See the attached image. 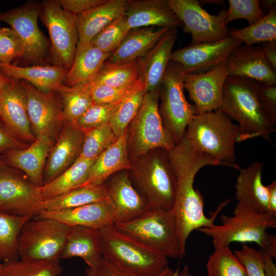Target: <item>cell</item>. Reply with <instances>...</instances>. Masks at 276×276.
<instances>
[{
	"label": "cell",
	"mask_w": 276,
	"mask_h": 276,
	"mask_svg": "<svg viewBox=\"0 0 276 276\" xmlns=\"http://www.w3.org/2000/svg\"><path fill=\"white\" fill-rule=\"evenodd\" d=\"M114 224L167 258H181L184 256L172 210L149 208L134 219Z\"/></svg>",
	"instance_id": "10"
},
{
	"label": "cell",
	"mask_w": 276,
	"mask_h": 276,
	"mask_svg": "<svg viewBox=\"0 0 276 276\" xmlns=\"http://www.w3.org/2000/svg\"><path fill=\"white\" fill-rule=\"evenodd\" d=\"M1 265H2V263H0V268H1Z\"/></svg>",
	"instance_id": "61"
},
{
	"label": "cell",
	"mask_w": 276,
	"mask_h": 276,
	"mask_svg": "<svg viewBox=\"0 0 276 276\" xmlns=\"http://www.w3.org/2000/svg\"><path fill=\"white\" fill-rule=\"evenodd\" d=\"M24 55V47L16 33L11 28L0 27V64H12Z\"/></svg>",
	"instance_id": "47"
},
{
	"label": "cell",
	"mask_w": 276,
	"mask_h": 276,
	"mask_svg": "<svg viewBox=\"0 0 276 276\" xmlns=\"http://www.w3.org/2000/svg\"><path fill=\"white\" fill-rule=\"evenodd\" d=\"M115 211L109 199L55 212L42 211L37 217L50 218L70 226H82L97 229L113 223Z\"/></svg>",
	"instance_id": "25"
},
{
	"label": "cell",
	"mask_w": 276,
	"mask_h": 276,
	"mask_svg": "<svg viewBox=\"0 0 276 276\" xmlns=\"http://www.w3.org/2000/svg\"><path fill=\"white\" fill-rule=\"evenodd\" d=\"M32 217L16 216L0 212V261L19 259L17 239L25 223Z\"/></svg>",
	"instance_id": "38"
},
{
	"label": "cell",
	"mask_w": 276,
	"mask_h": 276,
	"mask_svg": "<svg viewBox=\"0 0 276 276\" xmlns=\"http://www.w3.org/2000/svg\"><path fill=\"white\" fill-rule=\"evenodd\" d=\"M54 143L47 138L36 139L26 148L10 150L1 157L5 165L21 170L31 183L41 187L47 159Z\"/></svg>",
	"instance_id": "22"
},
{
	"label": "cell",
	"mask_w": 276,
	"mask_h": 276,
	"mask_svg": "<svg viewBox=\"0 0 276 276\" xmlns=\"http://www.w3.org/2000/svg\"><path fill=\"white\" fill-rule=\"evenodd\" d=\"M242 44L229 36L214 42L190 44L172 52L170 61L179 64L185 74L204 72L225 61Z\"/></svg>",
	"instance_id": "16"
},
{
	"label": "cell",
	"mask_w": 276,
	"mask_h": 276,
	"mask_svg": "<svg viewBox=\"0 0 276 276\" xmlns=\"http://www.w3.org/2000/svg\"><path fill=\"white\" fill-rule=\"evenodd\" d=\"M143 58L133 61L111 64L104 63L90 83L112 87L125 86L137 82L141 77Z\"/></svg>",
	"instance_id": "36"
},
{
	"label": "cell",
	"mask_w": 276,
	"mask_h": 276,
	"mask_svg": "<svg viewBox=\"0 0 276 276\" xmlns=\"http://www.w3.org/2000/svg\"><path fill=\"white\" fill-rule=\"evenodd\" d=\"M228 9L225 24L238 19H246L249 25H252L264 15L258 0H229Z\"/></svg>",
	"instance_id": "45"
},
{
	"label": "cell",
	"mask_w": 276,
	"mask_h": 276,
	"mask_svg": "<svg viewBox=\"0 0 276 276\" xmlns=\"http://www.w3.org/2000/svg\"><path fill=\"white\" fill-rule=\"evenodd\" d=\"M230 36L248 46L257 43L276 41V7L269 9L255 23L232 31Z\"/></svg>",
	"instance_id": "37"
},
{
	"label": "cell",
	"mask_w": 276,
	"mask_h": 276,
	"mask_svg": "<svg viewBox=\"0 0 276 276\" xmlns=\"http://www.w3.org/2000/svg\"><path fill=\"white\" fill-rule=\"evenodd\" d=\"M56 91L61 100L64 123L77 125L80 117L94 104L90 84L70 86L62 83Z\"/></svg>",
	"instance_id": "35"
},
{
	"label": "cell",
	"mask_w": 276,
	"mask_h": 276,
	"mask_svg": "<svg viewBox=\"0 0 276 276\" xmlns=\"http://www.w3.org/2000/svg\"><path fill=\"white\" fill-rule=\"evenodd\" d=\"M84 132L77 125L64 123L49 152L43 172V185L62 173L79 157Z\"/></svg>",
	"instance_id": "21"
},
{
	"label": "cell",
	"mask_w": 276,
	"mask_h": 276,
	"mask_svg": "<svg viewBox=\"0 0 276 276\" xmlns=\"http://www.w3.org/2000/svg\"><path fill=\"white\" fill-rule=\"evenodd\" d=\"M95 160L78 158L67 169L52 181L39 187L42 201L82 186Z\"/></svg>",
	"instance_id": "33"
},
{
	"label": "cell",
	"mask_w": 276,
	"mask_h": 276,
	"mask_svg": "<svg viewBox=\"0 0 276 276\" xmlns=\"http://www.w3.org/2000/svg\"><path fill=\"white\" fill-rule=\"evenodd\" d=\"M224 62L206 72L185 74L183 87L194 103L196 115L219 109L228 76Z\"/></svg>",
	"instance_id": "18"
},
{
	"label": "cell",
	"mask_w": 276,
	"mask_h": 276,
	"mask_svg": "<svg viewBox=\"0 0 276 276\" xmlns=\"http://www.w3.org/2000/svg\"><path fill=\"white\" fill-rule=\"evenodd\" d=\"M169 161L175 179V191L172 209L177 226V234L183 255L190 234L202 227L214 224L219 214L230 199L218 206L210 217L204 212V199L201 193L194 188L195 177L205 166H223L222 163L193 147L184 137L168 150Z\"/></svg>",
	"instance_id": "1"
},
{
	"label": "cell",
	"mask_w": 276,
	"mask_h": 276,
	"mask_svg": "<svg viewBox=\"0 0 276 276\" xmlns=\"http://www.w3.org/2000/svg\"><path fill=\"white\" fill-rule=\"evenodd\" d=\"M59 262L17 259L2 263L0 276H59Z\"/></svg>",
	"instance_id": "39"
},
{
	"label": "cell",
	"mask_w": 276,
	"mask_h": 276,
	"mask_svg": "<svg viewBox=\"0 0 276 276\" xmlns=\"http://www.w3.org/2000/svg\"><path fill=\"white\" fill-rule=\"evenodd\" d=\"M122 101L112 103H94L78 120L77 126L86 132L109 124Z\"/></svg>",
	"instance_id": "44"
},
{
	"label": "cell",
	"mask_w": 276,
	"mask_h": 276,
	"mask_svg": "<svg viewBox=\"0 0 276 276\" xmlns=\"http://www.w3.org/2000/svg\"><path fill=\"white\" fill-rule=\"evenodd\" d=\"M85 276H126L105 258L102 257L101 260L92 267H88Z\"/></svg>",
	"instance_id": "52"
},
{
	"label": "cell",
	"mask_w": 276,
	"mask_h": 276,
	"mask_svg": "<svg viewBox=\"0 0 276 276\" xmlns=\"http://www.w3.org/2000/svg\"><path fill=\"white\" fill-rule=\"evenodd\" d=\"M145 93L144 83L121 102L109 123L117 138L126 131L136 116Z\"/></svg>",
	"instance_id": "41"
},
{
	"label": "cell",
	"mask_w": 276,
	"mask_h": 276,
	"mask_svg": "<svg viewBox=\"0 0 276 276\" xmlns=\"http://www.w3.org/2000/svg\"><path fill=\"white\" fill-rule=\"evenodd\" d=\"M103 185L114 208L113 223L134 219L149 209L146 199L132 183L128 170L114 173Z\"/></svg>",
	"instance_id": "19"
},
{
	"label": "cell",
	"mask_w": 276,
	"mask_h": 276,
	"mask_svg": "<svg viewBox=\"0 0 276 276\" xmlns=\"http://www.w3.org/2000/svg\"><path fill=\"white\" fill-rule=\"evenodd\" d=\"M175 14L183 24V30L191 35V44L212 42L230 36L225 20L227 10L212 15L196 0H168Z\"/></svg>",
	"instance_id": "13"
},
{
	"label": "cell",
	"mask_w": 276,
	"mask_h": 276,
	"mask_svg": "<svg viewBox=\"0 0 276 276\" xmlns=\"http://www.w3.org/2000/svg\"><path fill=\"white\" fill-rule=\"evenodd\" d=\"M176 37V28H170L143 57L141 76L144 79L146 93L159 91Z\"/></svg>",
	"instance_id": "26"
},
{
	"label": "cell",
	"mask_w": 276,
	"mask_h": 276,
	"mask_svg": "<svg viewBox=\"0 0 276 276\" xmlns=\"http://www.w3.org/2000/svg\"><path fill=\"white\" fill-rule=\"evenodd\" d=\"M263 253L264 266L266 276H276V268L272 259L266 255L264 252Z\"/></svg>",
	"instance_id": "56"
},
{
	"label": "cell",
	"mask_w": 276,
	"mask_h": 276,
	"mask_svg": "<svg viewBox=\"0 0 276 276\" xmlns=\"http://www.w3.org/2000/svg\"><path fill=\"white\" fill-rule=\"evenodd\" d=\"M130 30L124 15L102 30L90 44L104 52L112 53L119 47Z\"/></svg>",
	"instance_id": "43"
},
{
	"label": "cell",
	"mask_w": 276,
	"mask_h": 276,
	"mask_svg": "<svg viewBox=\"0 0 276 276\" xmlns=\"http://www.w3.org/2000/svg\"><path fill=\"white\" fill-rule=\"evenodd\" d=\"M126 5V0H106L104 3L76 15L78 38L77 49L89 45L102 30L125 15Z\"/></svg>",
	"instance_id": "23"
},
{
	"label": "cell",
	"mask_w": 276,
	"mask_h": 276,
	"mask_svg": "<svg viewBox=\"0 0 276 276\" xmlns=\"http://www.w3.org/2000/svg\"><path fill=\"white\" fill-rule=\"evenodd\" d=\"M81 258L88 267L97 264L102 259L99 229L71 226L60 258Z\"/></svg>",
	"instance_id": "31"
},
{
	"label": "cell",
	"mask_w": 276,
	"mask_h": 276,
	"mask_svg": "<svg viewBox=\"0 0 276 276\" xmlns=\"http://www.w3.org/2000/svg\"><path fill=\"white\" fill-rule=\"evenodd\" d=\"M144 83V79L141 76L137 82L125 86L112 87L90 84L93 103L107 104L120 101Z\"/></svg>",
	"instance_id": "46"
},
{
	"label": "cell",
	"mask_w": 276,
	"mask_h": 276,
	"mask_svg": "<svg viewBox=\"0 0 276 276\" xmlns=\"http://www.w3.org/2000/svg\"><path fill=\"white\" fill-rule=\"evenodd\" d=\"M259 85L255 80L234 76H227L225 81L219 109L238 123L240 134L237 142L258 137L271 141L275 127L260 107Z\"/></svg>",
	"instance_id": "3"
},
{
	"label": "cell",
	"mask_w": 276,
	"mask_h": 276,
	"mask_svg": "<svg viewBox=\"0 0 276 276\" xmlns=\"http://www.w3.org/2000/svg\"><path fill=\"white\" fill-rule=\"evenodd\" d=\"M240 134L238 125L218 109L195 115L187 126L185 138L193 147L225 166L240 169L235 152Z\"/></svg>",
	"instance_id": "4"
},
{
	"label": "cell",
	"mask_w": 276,
	"mask_h": 276,
	"mask_svg": "<svg viewBox=\"0 0 276 276\" xmlns=\"http://www.w3.org/2000/svg\"><path fill=\"white\" fill-rule=\"evenodd\" d=\"M128 171L132 183L146 199L149 208L172 210L175 179L168 150H150L131 162Z\"/></svg>",
	"instance_id": "5"
},
{
	"label": "cell",
	"mask_w": 276,
	"mask_h": 276,
	"mask_svg": "<svg viewBox=\"0 0 276 276\" xmlns=\"http://www.w3.org/2000/svg\"><path fill=\"white\" fill-rule=\"evenodd\" d=\"M185 75L179 64L170 61L159 90V112L175 145L183 140L188 125L196 115L195 105L189 103L185 96Z\"/></svg>",
	"instance_id": "8"
},
{
	"label": "cell",
	"mask_w": 276,
	"mask_h": 276,
	"mask_svg": "<svg viewBox=\"0 0 276 276\" xmlns=\"http://www.w3.org/2000/svg\"><path fill=\"white\" fill-rule=\"evenodd\" d=\"M126 139L127 129L114 143L95 159L86 181L82 186L102 185L114 173L123 170H129L131 163L128 155Z\"/></svg>",
	"instance_id": "27"
},
{
	"label": "cell",
	"mask_w": 276,
	"mask_h": 276,
	"mask_svg": "<svg viewBox=\"0 0 276 276\" xmlns=\"http://www.w3.org/2000/svg\"><path fill=\"white\" fill-rule=\"evenodd\" d=\"M158 104V91L146 93L138 112L127 128V149L130 163L154 149L168 151L175 145L163 124Z\"/></svg>",
	"instance_id": "7"
},
{
	"label": "cell",
	"mask_w": 276,
	"mask_h": 276,
	"mask_svg": "<svg viewBox=\"0 0 276 276\" xmlns=\"http://www.w3.org/2000/svg\"><path fill=\"white\" fill-rule=\"evenodd\" d=\"M221 224L198 230L212 239L214 247L229 246L233 242L257 244L263 251L271 237L267 232L276 227V215L269 212H260L238 202L233 215H221Z\"/></svg>",
	"instance_id": "6"
},
{
	"label": "cell",
	"mask_w": 276,
	"mask_h": 276,
	"mask_svg": "<svg viewBox=\"0 0 276 276\" xmlns=\"http://www.w3.org/2000/svg\"><path fill=\"white\" fill-rule=\"evenodd\" d=\"M65 10L77 15L97 6L106 0H57Z\"/></svg>",
	"instance_id": "50"
},
{
	"label": "cell",
	"mask_w": 276,
	"mask_h": 276,
	"mask_svg": "<svg viewBox=\"0 0 276 276\" xmlns=\"http://www.w3.org/2000/svg\"><path fill=\"white\" fill-rule=\"evenodd\" d=\"M117 139L109 124L84 132L78 158L95 160Z\"/></svg>",
	"instance_id": "42"
},
{
	"label": "cell",
	"mask_w": 276,
	"mask_h": 276,
	"mask_svg": "<svg viewBox=\"0 0 276 276\" xmlns=\"http://www.w3.org/2000/svg\"><path fill=\"white\" fill-rule=\"evenodd\" d=\"M259 3H261L262 6L264 9H266L268 11L271 8L275 6L276 1L275 0H264L259 1Z\"/></svg>",
	"instance_id": "58"
},
{
	"label": "cell",
	"mask_w": 276,
	"mask_h": 276,
	"mask_svg": "<svg viewBox=\"0 0 276 276\" xmlns=\"http://www.w3.org/2000/svg\"><path fill=\"white\" fill-rule=\"evenodd\" d=\"M99 232L102 257L126 276H156L168 266L166 256L114 223Z\"/></svg>",
	"instance_id": "2"
},
{
	"label": "cell",
	"mask_w": 276,
	"mask_h": 276,
	"mask_svg": "<svg viewBox=\"0 0 276 276\" xmlns=\"http://www.w3.org/2000/svg\"><path fill=\"white\" fill-rule=\"evenodd\" d=\"M0 72L9 78L23 80L43 93L56 91L65 81L67 71L55 65L20 66L0 64Z\"/></svg>",
	"instance_id": "29"
},
{
	"label": "cell",
	"mask_w": 276,
	"mask_h": 276,
	"mask_svg": "<svg viewBox=\"0 0 276 276\" xmlns=\"http://www.w3.org/2000/svg\"><path fill=\"white\" fill-rule=\"evenodd\" d=\"M0 120L20 141L28 144L36 140L28 117L26 91L19 80L11 78L0 91Z\"/></svg>",
	"instance_id": "17"
},
{
	"label": "cell",
	"mask_w": 276,
	"mask_h": 276,
	"mask_svg": "<svg viewBox=\"0 0 276 276\" xmlns=\"http://www.w3.org/2000/svg\"><path fill=\"white\" fill-rule=\"evenodd\" d=\"M40 14L49 32L53 65L68 71L73 62L78 40L76 15L63 9L57 0L43 2Z\"/></svg>",
	"instance_id": "11"
},
{
	"label": "cell",
	"mask_w": 276,
	"mask_h": 276,
	"mask_svg": "<svg viewBox=\"0 0 276 276\" xmlns=\"http://www.w3.org/2000/svg\"><path fill=\"white\" fill-rule=\"evenodd\" d=\"M171 28L157 30L144 28L132 29L106 62L111 64L129 62L144 57Z\"/></svg>",
	"instance_id": "30"
},
{
	"label": "cell",
	"mask_w": 276,
	"mask_h": 276,
	"mask_svg": "<svg viewBox=\"0 0 276 276\" xmlns=\"http://www.w3.org/2000/svg\"><path fill=\"white\" fill-rule=\"evenodd\" d=\"M259 101L264 115L274 127L276 125V85L260 84Z\"/></svg>",
	"instance_id": "49"
},
{
	"label": "cell",
	"mask_w": 276,
	"mask_h": 276,
	"mask_svg": "<svg viewBox=\"0 0 276 276\" xmlns=\"http://www.w3.org/2000/svg\"><path fill=\"white\" fill-rule=\"evenodd\" d=\"M107 199L108 196L103 185L84 186L42 201V211H60Z\"/></svg>",
	"instance_id": "34"
},
{
	"label": "cell",
	"mask_w": 276,
	"mask_h": 276,
	"mask_svg": "<svg viewBox=\"0 0 276 276\" xmlns=\"http://www.w3.org/2000/svg\"><path fill=\"white\" fill-rule=\"evenodd\" d=\"M130 30L156 26L176 28L182 23L168 0H128L125 14Z\"/></svg>",
	"instance_id": "24"
},
{
	"label": "cell",
	"mask_w": 276,
	"mask_h": 276,
	"mask_svg": "<svg viewBox=\"0 0 276 276\" xmlns=\"http://www.w3.org/2000/svg\"><path fill=\"white\" fill-rule=\"evenodd\" d=\"M234 253L243 266L246 276H266L263 251L244 244Z\"/></svg>",
	"instance_id": "48"
},
{
	"label": "cell",
	"mask_w": 276,
	"mask_h": 276,
	"mask_svg": "<svg viewBox=\"0 0 276 276\" xmlns=\"http://www.w3.org/2000/svg\"><path fill=\"white\" fill-rule=\"evenodd\" d=\"M228 76L245 78L260 84L276 85V72L265 59L261 47L241 44L224 62Z\"/></svg>",
	"instance_id": "20"
},
{
	"label": "cell",
	"mask_w": 276,
	"mask_h": 276,
	"mask_svg": "<svg viewBox=\"0 0 276 276\" xmlns=\"http://www.w3.org/2000/svg\"><path fill=\"white\" fill-rule=\"evenodd\" d=\"M214 248L206 265L208 276H246L243 266L229 246Z\"/></svg>",
	"instance_id": "40"
},
{
	"label": "cell",
	"mask_w": 276,
	"mask_h": 276,
	"mask_svg": "<svg viewBox=\"0 0 276 276\" xmlns=\"http://www.w3.org/2000/svg\"><path fill=\"white\" fill-rule=\"evenodd\" d=\"M28 146L13 135L0 120V154L12 149H24Z\"/></svg>",
	"instance_id": "51"
},
{
	"label": "cell",
	"mask_w": 276,
	"mask_h": 276,
	"mask_svg": "<svg viewBox=\"0 0 276 276\" xmlns=\"http://www.w3.org/2000/svg\"><path fill=\"white\" fill-rule=\"evenodd\" d=\"M10 79L11 78L7 77L0 72V91L9 82Z\"/></svg>",
	"instance_id": "59"
},
{
	"label": "cell",
	"mask_w": 276,
	"mask_h": 276,
	"mask_svg": "<svg viewBox=\"0 0 276 276\" xmlns=\"http://www.w3.org/2000/svg\"><path fill=\"white\" fill-rule=\"evenodd\" d=\"M263 164L256 162L240 169L235 185L236 199L260 212H268V190L262 182Z\"/></svg>",
	"instance_id": "28"
},
{
	"label": "cell",
	"mask_w": 276,
	"mask_h": 276,
	"mask_svg": "<svg viewBox=\"0 0 276 276\" xmlns=\"http://www.w3.org/2000/svg\"><path fill=\"white\" fill-rule=\"evenodd\" d=\"M39 187L4 162L0 168V212L33 217L42 211Z\"/></svg>",
	"instance_id": "12"
},
{
	"label": "cell",
	"mask_w": 276,
	"mask_h": 276,
	"mask_svg": "<svg viewBox=\"0 0 276 276\" xmlns=\"http://www.w3.org/2000/svg\"><path fill=\"white\" fill-rule=\"evenodd\" d=\"M3 164V161L1 157V154H0V168Z\"/></svg>",
	"instance_id": "60"
},
{
	"label": "cell",
	"mask_w": 276,
	"mask_h": 276,
	"mask_svg": "<svg viewBox=\"0 0 276 276\" xmlns=\"http://www.w3.org/2000/svg\"><path fill=\"white\" fill-rule=\"evenodd\" d=\"M266 255L273 259L276 257V236L271 235L269 242L265 249L263 251Z\"/></svg>",
	"instance_id": "57"
},
{
	"label": "cell",
	"mask_w": 276,
	"mask_h": 276,
	"mask_svg": "<svg viewBox=\"0 0 276 276\" xmlns=\"http://www.w3.org/2000/svg\"><path fill=\"white\" fill-rule=\"evenodd\" d=\"M71 227L50 218H30L18 235L19 259L59 262Z\"/></svg>",
	"instance_id": "9"
},
{
	"label": "cell",
	"mask_w": 276,
	"mask_h": 276,
	"mask_svg": "<svg viewBox=\"0 0 276 276\" xmlns=\"http://www.w3.org/2000/svg\"><path fill=\"white\" fill-rule=\"evenodd\" d=\"M156 276H191V275L188 266H185L181 269L176 270L167 266Z\"/></svg>",
	"instance_id": "55"
},
{
	"label": "cell",
	"mask_w": 276,
	"mask_h": 276,
	"mask_svg": "<svg viewBox=\"0 0 276 276\" xmlns=\"http://www.w3.org/2000/svg\"><path fill=\"white\" fill-rule=\"evenodd\" d=\"M40 11V6L26 4L0 13V21L8 24L18 35L24 49L22 58L31 63L44 62L48 53V41L38 26Z\"/></svg>",
	"instance_id": "15"
},
{
	"label": "cell",
	"mask_w": 276,
	"mask_h": 276,
	"mask_svg": "<svg viewBox=\"0 0 276 276\" xmlns=\"http://www.w3.org/2000/svg\"><path fill=\"white\" fill-rule=\"evenodd\" d=\"M111 54L104 52L91 44L77 49L65 79L68 86L90 84Z\"/></svg>",
	"instance_id": "32"
},
{
	"label": "cell",
	"mask_w": 276,
	"mask_h": 276,
	"mask_svg": "<svg viewBox=\"0 0 276 276\" xmlns=\"http://www.w3.org/2000/svg\"><path fill=\"white\" fill-rule=\"evenodd\" d=\"M19 81L26 91L28 114L34 136L55 142L64 124L59 95L56 91L43 93L25 81Z\"/></svg>",
	"instance_id": "14"
},
{
	"label": "cell",
	"mask_w": 276,
	"mask_h": 276,
	"mask_svg": "<svg viewBox=\"0 0 276 276\" xmlns=\"http://www.w3.org/2000/svg\"><path fill=\"white\" fill-rule=\"evenodd\" d=\"M268 190V212L276 215V181L267 186Z\"/></svg>",
	"instance_id": "54"
},
{
	"label": "cell",
	"mask_w": 276,
	"mask_h": 276,
	"mask_svg": "<svg viewBox=\"0 0 276 276\" xmlns=\"http://www.w3.org/2000/svg\"><path fill=\"white\" fill-rule=\"evenodd\" d=\"M261 48L265 59L276 72V41L263 43Z\"/></svg>",
	"instance_id": "53"
}]
</instances>
